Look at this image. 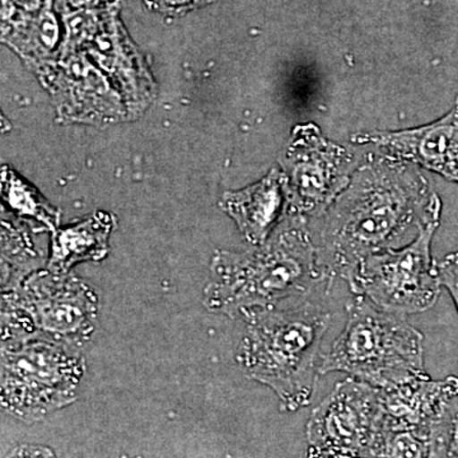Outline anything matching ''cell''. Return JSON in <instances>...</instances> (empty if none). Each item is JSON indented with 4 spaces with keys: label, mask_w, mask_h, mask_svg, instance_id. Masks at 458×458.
Wrapping results in <instances>:
<instances>
[{
    "label": "cell",
    "mask_w": 458,
    "mask_h": 458,
    "mask_svg": "<svg viewBox=\"0 0 458 458\" xmlns=\"http://www.w3.org/2000/svg\"><path fill=\"white\" fill-rule=\"evenodd\" d=\"M441 209L415 165L394 156L372 157L322 216L319 267L328 280L349 282L367 256L409 245L423 229L439 225Z\"/></svg>",
    "instance_id": "cell-1"
},
{
    "label": "cell",
    "mask_w": 458,
    "mask_h": 458,
    "mask_svg": "<svg viewBox=\"0 0 458 458\" xmlns=\"http://www.w3.org/2000/svg\"><path fill=\"white\" fill-rule=\"evenodd\" d=\"M303 216L288 213L276 233L252 251H219L204 289L205 307L229 318H246L295 301L327 282Z\"/></svg>",
    "instance_id": "cell-2"
},
{
    "label": "cell",
    "mask_w": 458,
    "mask_h": 458,
    "mask_svg": "<svg viewBox=\"0 0 458 458\" xmlns=\"http://www.w3.org/2000/svg\"><path fill=\"white\" fill-rule=\"evenodd\" d=\"M251 313L237 360L250 379L274 391L283 406L309 405L319 375L321 343L331 315L306 301Z\"/></svg>",
    "instance_id": "cell-3"
},
{
    "label": "cell",
    "mask_w": 458,
    "mask_h": 458,
    "mask_svg": "<svg viewBox=\"0 0 458 458\" xmlns=\"http://www.w3.org/2000/svg\"><path fill=\"white\" fill-rule=\"evenodd\" d=\"M345 328L325 352L319 375L343 372L381 390L427 378L424 336L408 319L357 295Z\"/></svg>",
    "instance_id": "cell-4"
},
{
    "label": "cell",
    "mask_w": 458,
    "mask_h": 458,
    "mask_svg": "<svg viewBox=\"0 0 458 458\" xmlns=\"http://www.w3.org/2000/svg\"><path fill=\"white\" fill-rule=\"evenodd\" d=\"M98 304L95 292L73 276L31 274L3 295V342L42 339L78 349L95 331Z\"/></svg>",
    "instance_id": "cell-5"
},
{
    "label": "cell",
    "mask_w": 458,
    "mask_h": 458,
    "mask_svg": "<svg viewBox=\"0 0 458 458\" xmlns=\"http://www.w3.org/2000/svg\"><path fill=\"white\" fill-rule=\"evenodd\" d=\"M84 370V358L73 346L42 339L3 342V408L38 420L73 403Z\"/></svg>",
    "instance_id": "cell-6"
},
{
    "label": "cell",
    "mask_w": 458,
    "mask_h": 458,
    "mask_svg": "<svg viewBox=\"0 0 458 458\" xmlns=\"http://www.w3.org/2000/svg\"><path fill=\"white\" fill-rule=\"evenodd\" d=\"M438 225L423 231L411 243L367 256L349 280L355 295L378 309L397 315H414L432 309L441 294L438 265L430 243Z\"/></svg>",
    "instance_id": "cell-7"
},
{
    "label": "cell",
    "mask_w": 458,
    "mask_h": 458,
    "mask_svg": "<svg viewBox=\"0 0 458 458\" xmlns=\"http://www.w3.org/2000/svg\"><path fill=\"white\" fill-rule=\"evenodd\" d=\"M285 165L288 213L304 219L321 218L352 176L351 153L324 138L315 125L295 129Z\"/></svg>",
    "instance_id": "cell-8"
},
{
    "label": "cell",
    "mask_w": 458,
    "mask_h": 458,
    "mask_svg": "<svg viewBox=\"0 0 458 458\" xmlns=\"http://www.w3.org/2000/svg\"><path fill=\"white\" fill-rule=\"evenodd\" d=\"M382 419L381 388L349 377L312 412L310 439L318 450L363 454L376 445Z\"/></svg>",
    "instance_id": "cell-9"
},
{
    "label": "cell",
    "mask_w": 458,
    "mask_h": 458,
    "mask_svg": "<svg viewBox=\"0 0 458 458\" xmlns=\"http://www.w3.org/2000/svg\"><path fill=\"white\" fill-rule=\"evenodd\" d=\"M355 140L376 144L396 158L420 165L458 183V98L450 113L429 125L357 135Z\"/></svg>",
    "instance_id": "cell-10"
},
{
    "label": "cell",
    "mask_w": 458,
    "mask_h": 458,
    "mask_svg": "<svg viewBox=\"0 0 458 458\" xmlns=\"http://www.w3.org/2000/svg\"><path fill=\"white\" fill-rule=\"evenodd\" d=\"M221 207L250 243L264 245L278 228L283 214L289 212L284 172L274 168L254 185L225 192Z\"/></svg>",
    "instance_id": "cell-11"
},
{
    "label": "cell",
    "mask_w": 458,
    "mask_h": 458,
    "mask_svg": "<svg viewBox=\"0 0 458 458\" xmlns=\"http://www.w3.org/2000/svg\"><path fill=\"white\" fill-rule=\"evenodd\" d=\"M381 391L382 426L429 432L442 403L458 393V377L450 376L443 381H432L427 377Z\"/></svg>",
    "instance_id": "cell-12"
},
{
    "label": "cell",
    "mask_w": 458,
    "mask_h": 458,
    "mask_svg": "<svg viewBox=\"0 0 458 458\" xmlns=\"http://www.w3.org/2000/svg\"><path fill=\"white\" fill-rule=\"evenodd\" d=\"M114 225V216L96 213L77 225L54 231L47 270L68 274L80 262L102 260L107 255Z\"/></svg>",
    "instance_id": "cell-13"
},
{
    "label": "cell",
    "mask_w": 458,
    "mask_h": 458,
    "mask_svg": "<svg viewBox=\"0 0 458 458\" xmlns=\"http://www.w3.org/2000/svg\"><path fill=\"white\" fill-rule=\"evenodd\" d=\"M3 197L14 212L40 222L51 231H56L60 219L57 209L51 207L38 190L21 180L13 172L8 171V168H3Z\"/></svg>",
    "instance_id": "cell-14"
},
{
    "label": "cell",
    "mask_w": 458,
    "mask_h": 458,
    "mask_svg": "<svg viewBox=\"0 0 458 458\" xmlns=\"http://www.w3.org/2000/svg\"><path fill=\"white\" fill-rule=\"evenodd\" d=\"M428 458H458V393L442 403L428 432Z\"/></svg>",
    "instance_id": "cell-15"
},
{
    "label": "cell",
    "mask_w": 458,
    "mask_h": 458,
    "mask_svg": "<svg viewBox=\"0 0 458 458\" xmlns=\"http://www.w3.org/2000/svg\"><path fill=\"white\" fill-rule=\"evenodd\" d=\"M213 2L214 0H146L148 7L170 17L183 16Z\"/></svg>",
    "instance_id": "cell-16"
},
{
    "label": "cell",
    "mask_w": 458,
    "mask_h": 458,
    "mask_svg": "<svg viewBox=\"0 0 458 458\" xmlns=\"http://www.w3.org/2000/svg\"><path fill=\"white\" fill-rule=\"evenodd\" d=\"M441 284L450 292L458 311V252L445 256L438 264Z\"/></svg>",
    "instance_id": "cell-17"
},
{
    "label": "cell",
    "mask_w": 458,
    "mask_h": 458,
    "mask_svg": "<svg viewBox=\"0 0 458 458\" xmlns=\"http://www.w3.org/2000/svg\"><path fill=\"white\" fill-rule=\"evenodd\" d=\"M13 3L26 13H33L40 11L45 0H13Z\"/></svg>",
    "instance_id": "cell-18"
}]
</instances>
